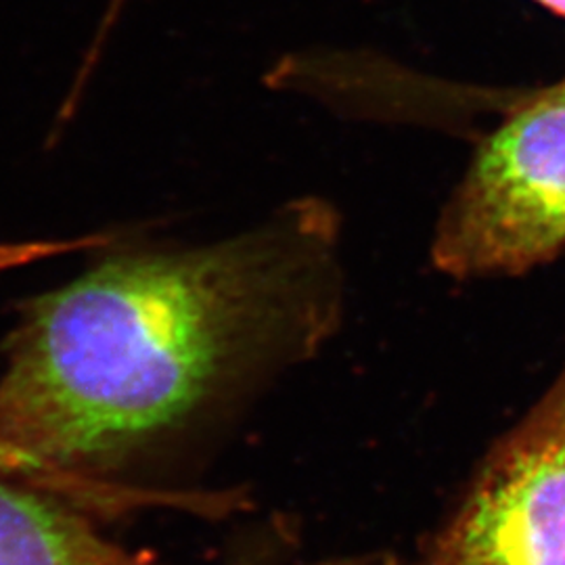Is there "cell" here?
Wrapping results in <instances>:
<instances>
[{"instance_id": "6", "label": "cell", "mask_w": 565, "mask_h": 565, "mask_svg": "<svg viewBox=\"0 0 565 565\" xmlns=\"http://www.w3.org/2000/svg\"><path fill=\"white\" fill-rule=\"evenodd\" d=\"M536 2L545 4L546 9H551V11H555V13L565 18V0H536Z\"/></svg>"}, {"instance_id": "5", "label": "cell", "mask_w": 565, "mask_h": 565, "mask_svg": "<svg viewBox=\"0 0 565 565\" xmlns=\"http://www.w3.org/2000/svg\"><path fill=\"white\" fill-rule=\"evenodd\" d=\"M0 476H9V478H20L25 482L46 488L55 494H60L63 499H76V488L67 484L65 480H61L57 476H53L44 465L39 463L36 459H32L30 455H25L18 446L9 445L2 436H0Z\"/></svg>"}, {"instance_id": "4", "label": "cell", "mask_w": 565, "mask_h": 565, "mask_svg": "<svg viewBox=\"0 0 565 565\" xmlns=\"http://www.w3.org/2000/svg\"><path fill=\"white\" fill-rule=\"evenodd\" d=\"M0 565L172 564L116 545L90 522L86 509L60 494L20 478L0 476ZM275 565L366 564L333 559Z\"/></svg>"}, {"instance_id": "1", "label": "cell", "mask_w": 565, "mask_h": 565, "mask_svg": "<svg viewBox=\"0 0 565 565\" xmlns=\"http://www.w3.org/2000/svg\"><path fill=\"white\" fill-rule=\"evenodd\" d=\"M338 221L317 200L235 237L105 256L30 303L0 375V436L109 511L130 469L310 359L340 319Z\"/></svg>"}, {"instance_id": "3", "label": "cell", "mask_w": 565, "mask_h": 565, "mask_svg": "<svg viewBox=\"0 0 565 565\" xmlns=\"http://www.w3.org/2000/svg\"><path fill=\"white\" fill-rule=\"evenodd\" d=\"M404 565H565V371Z\"/></svg>"}, {"instance_id": "2", "label": "cell", "mask_w": 565, "mask_h": 565, "mask_svg": "<svg viewBox=\"0 0 565 565\" xmlns=\"http://www.w3.org/2000/svg\"><path fill=\"white\" fill-rule=\"evenodd\" d=\"M565 247V78L520 105L478 149L431 245L452 277L518 275Z\"/></svg>"}]
</instances>
